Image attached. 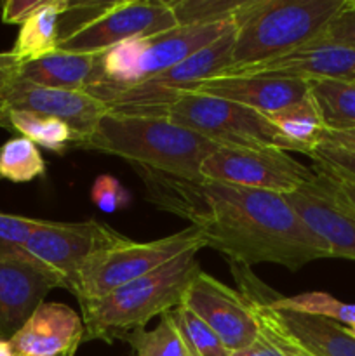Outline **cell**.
I'll use <instances>...</instances> for the list:
<instances>
[{
    "label": "cell",
    "instance_id": "obj_5",
    "mask_svg": "<svg viewBox=\"0 0 355 356\" xmlns=\"http://www.w3.org/2000/svg\"><path fill=\"white\" fill-rule=\"evenodd\" d=\"M232 24V19H228L197 26H176L159 35L131 38L113 45L96 56L86 92L96 96L160 75L218 40Z\"/></svg>",
    "mask_w": 355,
    "mask_h": 356
},
{
    "label": "cell",
    "instance_id": "obj_24",
    "mask_svg": "<svg viewBox=\"0 0 355 356\" xmlns=\"http://www.w3.org/2000/svg\"><path fill=\"white\" fill-rule=\"evenodd\" d=\"M9 131L56 153H65L68 148H73L75 143V136L68 124L59 118L40 117L26 111H14L9 115Z\"/></svg>",
    "mask_w": 355,
    "mask_h": 356
},
{
    "label": "cell",
    "instance_id": "obj_13",
    "mask_svg": "<svg viewBox=\"0 0 355 356\" xmlns=\"http://www.w3.org/2000/svg\"><path fill=\"white\" fill-rule=\"evenodd\" d=\"M14 111L59 118L70 125L79 148L94 132L97 122L108 113L106 106L87 92L47 89L17 76L0 89V127L9 131V115Z\"/></svg>",
    "mask_w": 355,
    "mask_h": 356
},
{
    "label": "cell",
    "instance_id": "obj_2",
    "mask_svg": "<svg viewBox=\"0 0 355 356\" xmlns=\"http://www.w3.org/2000/svg\"><path fill=\"white\" fill-rule=\"evenodd\" d=\"M219 146L167 117L106 113L79 149L120 156L134 167L202 183V163Z\"/></svg>",
    "mask_w": 355,
    "mask_h": 356
},
{
    "label": "cell",
    "instance_id": "obj_6",
    "mask_svg": "<svg viewBox=\"0 0 355 356\" xmlns=\"http://www.w3.org/2000/svg\"><path fill=\"white\" fill-rule=\"evenodd\" d=\"M178 23L167 2H70L59 17V51L100 56L131 38L152 37Z\"/></svg>",
    "mask_w": 355,
    "mask_h": 356
},
{
    "label": "cell",
    "instance_id": "obj_26",
    "mask_svg": "<svg viewBox=\"0 0 355 356\" xmlns=\"http://www.w3.org/2000/svg\"><path fill=\"white\" fill-rule=\"evenodd\" d=\"M275 308L291 309L305 315L320 316L343 327H355V302L338 301L326 292H303L292 298H282L275 294L271 299Z\"/></svg>",
    "mask_w": 355,
    "mask_h": 356
},
{
    "label": "cell",
    "instance_id": "obj_16",
    "mask_svg": "<svg viewBox=\"0 0 355 356\" xmlns=\"http://www.w3.org/2000/svg\"><path fill=\"white\" fill-rule=\"evenodd\" d=\"M285 198L303 222L326 243L331 257L355 261V212L334 200L320 174Z\"/></svg>",
    "mask_w": 355,
    "mask_h": 356
},
{
    "label": "cell",
    "instance_id": "obj_11",
    "mask_svg": "<svg viewBox=\"0 0 355 356\" xmlns=\"http://www.w3.org/2000/svg\"><path fill=\"white\" fill-rule=\"evenodd\" d=\"M202 179L251 190L291 195L317 177L287 152L274 148H228L219 146L202 163Z\"/></svg>",
    "mask_w": 355,
    "mask_h": 356
},
{
    "label": "cell",
    "instance_id": "obj_23",
    "mask_svg": "<svg viewBox=\"0 0 355 356\" xmlns=\"http://www.w3.org/2000/svg\"><path fill=\"white\" fill-rule=\"evenodd\" d=\"M268 118L274 122V125L282 132L284 138L298 146L299 153L308 155L313 148L322 143L326 127H324V122L312 96L285 108V110L268 115Z\"/></svg>",
    "mask_w": 355,
    "mask_h": 356
},
{
    "label": "cell",
    "instance_id": "obj_9",
    "mask_svg": "<svg viewBox=\"0 0 355 356\" xmlns=\"http://www.w3.org/2000/svg\"><path fill=\"white\" fill-rule=\"evenodd\" d=\"M232 47L233 24L218 40L167 72L124 89L100 92L94 97L106 106L108 113L166 117L169 106L181 94L188 92L204 80L221 75L232 66Z\"/></svg>",
    "mask_w": 355,
    "mask_h": 356
},
{
    "label": "cell",
    "instance_id": "obj_25",
    "mask_svg": "<svg viewBox=\"0 0 355 356\" xmlns=\"http://www.w3.org/2000/svg\"><path fill=\"white\" fill-rule=\"evenodd\" d=\"M45 174V160L26 138L9 139L0 146V177L10 183H30Z\"/></svg>",
    "mask_w": 355,
    "mask_h": 356
},
{
    "label": "cell",
    "instance_id": "obj_41",
    "mask_svg": "<svg viewBox=\"0 0 355 356\" xmlns=\"http://www.w3.org/2000/svg\"><path fill=\"white\" fill-rule=\"evenodd\" d=\"M75 353H66V355H61V356H73Z\"/></svg>",
    "mask_w": 355,
    "mask_h": 356
},
{
    "label": "cell",
    "instance_id": "obj_4",
    "mask_svg": "<svg viewBox=\"0 0 355 356\" xmlns=\"http://www.w3.org/2000/svg\"><path fill=\"white\" fill-rule=\"evenodd\" d=\"M345 2L347 0H242L232 16L233 63L228 70L282 58L317 40Z\"/></svg>",
    "mask_w": 355,
    "mask_h": 356
},
{
    "label": "cell",
    "instance_id": "obj_19",
    "mask_svg": "<svg viewBox=\"0 0 355 356\" xmlns=\"http://www.w3.org/2000/svg\"><path fill=\"white\" fill-rule=\"evenodd\" d=\"M82 343V316L61 302H42L10 339L14 351L23 356L75 353Z\"/></svg>",
    "mask_w": 355,
    "mask_h": 356
},
{
    "label": "cell",
    "instance_id": "obj_21",
    "mask_svg": "<svg viewBox=\"0 0 355 356\" xmlns=\"http://www.w3.org/2000/svg\"><path fill=\"white\" fill-rule=\"evenodd\" d=\"M68 7L70 0H47L21 24L16 44L10 49L21 65L59 51V17Z\"/></svg>",
    "mask_w": 355,
    "mask_h": 356
},
{
    "label": "cell",
    "instance_id": "obj_22",
    "mask_svg": "<svg viewBox=\"0 0 355 356\" xmlns=\"http://www.w3.org/2000/svg\"><path fill=\"white\" fill-rule=\"evenodd\" d=\"M326 131H355V82L308 80Z\"/></svg>",
    "mask_w": 355,
    "mask_h": 356
},
{
    "label": "cell",
    "instance_id": "obj_42",
    "mask_svg": "<svg viewBox=\"0 0 355 356\" xmlns=\"http://www.w3.org/2000/svg\"><path fill=\"white\" fill-rule=\"evenodd\" d=\"M17 356H23V355H17Z\"/></svg>",
    "mask_w": 355,
    "mask_h": 356
},
{
    "label": "cell",
    "instance_id": "obj_14",
    "mask_svg": "<svg viewBox=\"0 0 355 356\" xmlns=\"http://www.w3.org/2000/svg\"><path fill=\"white\" fill-rule=\"evenodd\" d=\"M181 305L207 323L232 355L247 350L260 336V327L242 294L205 271L190 282Z\"/></svg>",
    "mask_w": 355,
    "mask_h": 356
},
{
    "label": "cell",
    "instance_id": "obj_36",
    "mask_svg": "<svg viewBox=\"0 0 355 356\" xmlns=\"http://www.w3.org/2000/svg\"><path fill=\"white\" fill-rule=\"evenodd\" d=\"M237 356H287L285 351H282L270 337H267L265 334L260 332V336L256 337L253 344H251L247 350L239 351V353H233Z\"/></svg>",
    "mask_w": 355,
    "mask_h": 356
},
{
    "label": "cell",
    "instance_id": "obj_33",
    "mask_svg": "<svg viewBox=\"0 0 355 356\" xmlns=\"http://www.w3.org/2000/svg\"><path fill=\"white\" fill-rule=\"evenodd\" d=\"M317 40L334 42L355 49V0H347L340 13L327 23Z\"/></svg>",
    "mask_w": 355,
    "mask_h": 356
},
{
    "label": "cell",
    "instance_id": "obj_31",
    "mask_svg": "<svg viewBox=\"0 0 355 356\" xmlns=\"http://www.w3.org/2000/svg\"><path fill=\"white\" fill-rule=\"evenodd\" d=\"M308 156L313 160L317 172L334 179L355 183V152L320 143L308 153Z\"/></svg>",
    "mask_w": 355,
    "mask_h": 356
},
{
    "label": "cell",
    "instance_id": "obj_40",
    "mask_svg": "<svg viewBox=\"0 0 355 356\" xmlns=\"http://www.w3.org/2000/svg\"><path fill=\"white\" fill-rule=\"evenodd\" d=\"M289 356H308V355H303V353H294V355H289Z\"/></svg>",
    "mask_w": 355,
    "mask_h": 356
},
{
    "label": "cell",
    "instance_id": "obj_28",
    "mask_svg": "<svg viewBox=\"0 0 355 356\" xmlns=\"http://www.w3.org/2000/svg\"><path fill=\"white\" fill-rule=\"evenodd\" d=\"M169 313L191 356H232L211 327L187 306L180 305Z\"/></svg>",
    "mask_w": 355,
    "mask_h": 356
},
{
    "label": "cell",
    "instance_id": "obj_8",
    "mask_svg": "<svg viewBox=\"0 0 355 356\" xmlns=\"http://www.w3.org/2000/svg\"><path fill=\"white\" fill-rule=\"evenodd\" d=\"M207 247L195 226L150 242H134L118 233L113 240L94 250L84 263L77 282L75 298L94 299L159 270L190 249Z\"/></svg>",
    "mask_w": 355,
    "mask_h": 356
},
{
    "label": "cell",
    "instance_id": "obj_17",
    "mask_svg": "<svg viewBox=\"0 0 355 356\" xmlns=\"http://www.w3.org/2000/svg\"><path fill=\"white\" fill-rule=\"evenodd\" d=\"M221 75H275L355 82V49L334 42L313 40L282 58L228 70Z\"/></svg>",
    "mask_w": 355,
    "mask_h": 356
},
{
    "label": "cell",
    "instance_id": "obj_15",
    "mask_svg": "<svg viewBox=\"0 0 355 356\" xmlns=\"http://www.w3.org/2000/svg\"><path fill=\"white\" fill-rule=\"evenodd\" d=\"M188 92L221 97L268 117L310 97V82L296 76L218 75L197 83Z\"/></svg>",
    "mask_w": 355,
    "mask_h": 356
},
{
    "label": "cell",
    "instance_id": "obj_3",
    "mask_svg": "<svg viewBox=\"0 0 355 356\" xmlns=\"http://www.w3.org/2000/svg\"><path fill=\"white\" fill-rule=\"evenodd\" d=\"M198 249H190L159 270L94 299H80L86 341L124 339L136 329H145L153 316L178 308L190 282L200 273Z\"/></svg>",
    "mask_w": 355,
    "mask_h": 356
},
{
    "label": "cell",
    "instance_id": "obj_35",
    "mask_svg": "<svg viewBox=\"0 0 355 356\" xmlns=\"http://www.w3.org/2000/svg\"><path fill=\"white\" fill-rule=\"evenodd\" d=\"M317 172V170H315ZM320 174V172H317ZM326 183L327 190L331 191V195L334 197V200L340 202L343 207H347L348 211L355 212V183H348V181L334 179V177L326 176V174H320Z\"/></svg>",
    "mask_w": 355,
    "mask_h": 356
},
{
    "label": "cell",
    "instance_id": "obj_20",
    "mask_svg": "<svg viewBox=\"0 0 355 356\" xmlns=\"http://www.w3.org/2000/svg\"><path fill=\"white\" fill-rule=\"evenodd\" d=\"M96 56L58 51L21 65L19 79L47 89L86 92L94 72Z\"/></svg>",
    "mask_w": 355,
    "mask_h": 356
},
{
    "label": "cell",
    "instance_id": "obj_1",
    "mask_svg": "<svg viewBox=\"0 0 355 356\" xmlns=\"http://www.w3.org/2000/svg\"><path fill=\"white\" fill-rule=\"evenodd\" d=\"M134 169L145 181L148 200L188 219L207 247L225 254L232 264L271 263L299 270L331 257L326 243L303 222L285 195Z\"/></svg>",
    "mask_w": 355,
    "mask_h": 356
},
{
    "label": "cell",
    "instance_id": "obj_27",
    "mask_svg": "<svg viewBox=\"0 0 355 356\" xmlns=\"http://www.w3.org/2000/svg\"><path fill=\"white\" fill-rule=\"evenodd\" d=\"M136 356H191L181 339L171 313H164L155 329H136L124 337Z\"/></svg>",
    "mask_w": 355,
    "mask_h": 356
},
{
    "label": "cell",
    "instance_id": "obj_12",
    "mask_svg": "<svg viewBox=\"0 0 355 356\" xmlns=\"http://www.w3.org/2000/svg\"><path fill=\"white\" fill-rule=\"evenodd\" d=\"M118 235L100 221L54 222L42 221L24 243L30 264L42 268L61 284V289L75 296L77 282L84 263L94 250Z\"/></svg>",
    "mask_w": 355,
    "mask_h": 356
},
{
    "label": "cell",
    "instance_id": "obj_43",
    "mask_svg": "<svg viewBox=\"0 0 355 356\" xmlns=\"http://www.w3.org/2000/svg\"><path fill=\"white\" fill-rule=\"evenodd\" d=\"M232 356H237V355H232Z\"/></svg>",
    "mask_w": 355,
    "mask_h": 356
},
{
    "label": "cell",
    "instance_id": "obj_38",
    "mask_svg": "<svg viewBox=\"0 0 355 356\" xmlns=\"http://www.w3.org/2000/svg\"><path fill=\"white\" fill-rule=\"evenodd\" d=\"M0 356H17L13 344L7 339H0Z\"/></svg>",
    "mask_w": 355,
    "mask_h": 356
},
{
    "label": "cell",
    "instance_id": "obj_34",
    "mask_svg": "<svg viewBox=\"0 0 355 356\" xmlns=\"http://www.w3.org/2000/svg\"><path fill=\"white\" fill-rule=\"evenodd\" d=\"M47 0H7L2 3V21L7 24H23Z\"/></svg>",
    "mask_w": 355,
    "mask_h": 356
},
{
    "label": "cell",
    "instance_id": "obj_29",
    "mask_svg": "<svg viewBox=\"0 0 355 356\" xmlns=\"http://www.w3.org/2000/svg\"><path fill=\"white\" fill-rule=\"evenodd\" d=\"M242 0H173L167 2L178 26H197L232 19Z\"/></svg>",
    "mask_w": 355,
    "mask_h": 356
},
{
    "label": "cell",
    "instance_id": "obj_39",
    "mask_svg": "<svg viewBox=\"0 0 355 356\" xmlns=\"http://www.w3.org/2000/svg\"><path fill=\"white\" fill-rule=\"evenodd\" d=\"M347 329H348V332L355 337V327H347Z\"/></svg>",
    "mask_w": 355,
    "mask_h": 356
},
{
    "label": "cell",
    "instance_id": "obj_10",
    "mask_svg": "<svg viewBox=\"0 0 355 356\" xmlns=\"http://www.w3.org/2000/svg\"><path fill=\"white\" fill-rule=\"evenodd\" d=\"M169 120L228 148H274L298 152L267 115L239 103L204 94H181L169 106Z\"/></svg>",
    "mask_w": 355,
    "mask_h": 356
},
{
    "label": "cell",
    "instance_id": "obj_37",
    "mask_svg": "<svg viewBox=\"0 0 355 356\" xmlns=\"http://www.w3.org/2000/svg\"><path fill=\"white\" fill-rule=\"evenodd\" d=\"M322 143L355 152V131H324Z\"/></svg>",
    "mask_w": 355,
    "mask_h": 356
},
{
    "label": "cell",
    "instance_id": "obj_7",
    "mask_svg": "<svg viewBox=\"0 0 355 356\" xmlns=\"http://www.w3.org/2000/svg\"><path fill=\"white\" fill-rule=\"evenodd\" d=\"M232 273L256 318L260 332L270 337L289 355L355 356V337L347 327L320 316L305 315L291 309L275 308L271 299L277 292L265 285L247 266L232 264Z\"/></svg>",
    "mask_w": 355,
    "mask_h": 356
},
{
    "label": "cell",
    "instance_id": "obj_18",
    "mask_svg": "<svg viewBox=\"0 0 355 356\" xmlns=\"http://www.w3.org/2000/svg\"><path fill=\"white\" fill-rule=\"evenodd\" d=\"M58 287L61 289L58 278L35 264L0 261V339H13L49 292Z\"/></svg>",
    "mask_w": 355,
    "mask_h": 356
},
{
    "label": "cell",
    "instance_id": "obj_30",
    "mask_svg": "<svg viewBox=\"0 0 355 356\" xmlns=\"http://www.w3.org/2000/svg\"><path fill=\"white\" fill-rule=\"evenodd\" d=\"M42 219L23 218L0 212V261H21L30 263L24 254V243Z\"/></svg>",
    "mask_w": 355,
    "mask_h": 356
},
{
    "label": "cell",
    "instance_id": "obj_32",
    "mask_svg": "<svg viewBox=\"0 0 355 356\" xmlns=\"http://www.w3.org/2000/svg\"><path fill=\"white\" fill-rule=\"evenodd\" d=\"M90 200L104 214H115L131 204V193L115 176L101 174L90 188Z\"/></svg>",
    "mask_w": 355,
    "mask_h": 356
}]
</instances>
